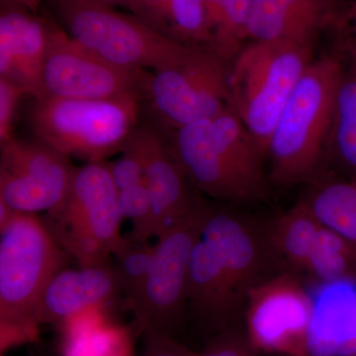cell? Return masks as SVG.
I'll use <instances>...</instances> for the list:
<instances>
[{"label": "cell", "instance_id": "11", "mask_svg": "<svg viewBox=\"0 0 356 356\" xmlns=\"http://www.w3.org/2000/svg\"><path fill=\"white\" fill-rule=\"evenodd\" d=\"M0 149V200L32 214L64 204L76 168L69 156L39 140L13 138Z\"/></svg>", "mask_w": 356, "mask_h": 356}, {"label": "cell", "instance_id": "32", "mask_svg": "<svg viewBox=\"0 0 356 356\" xmlns=\"http://www.w3.org/2000/svg\"><path fill=\"white\" fill-rule=\"evenodd\" d=\"M334 32L343 37L344 43L356 46V0H348Z\"/></svg>", "mask_w": 356, "mask_h": 356}, {"label": "cell", "instance_id": "10", "mask_svg": "<svg viewBox=\"0 0 356 356\" xmlns=\"http://www.w3.org/2000/svg\"><path fill=\"white\" fill-rule=\"evenodd\" d=\"M152 72L108 62L51 23L43 74L44 96L79 99L146 97Z\"/></svg>", "mask_w": 356, "mask_h": 356}, {"label": "cell", "instance_id": "25", "mask_svg": "<svg viewBox=\"0 0 356 356\" xmlns=\"http://www.w3.org/2000/svg\"><path fill=\"white\" fill-rule=\"evenodd\" d=\"M250 0H227L219 22L211 36L210 51L225 63L234 60L248 36Z\"/></svg>", "mask_w": 356, "mask_h": 356}, {"label": "cell", "instance_id": "35", "mask_svg": "<svg viewBox=\"0 0 356 356\" xmlns=\"http://www.w3.org/2000/svg\"><path fill=\"white\" fill-rule=\"evenodd\" d=\"M15 212L16 211L9 207L6 202L0 200V229L4 228L10 222Z\"/></svg>", "mask_w": 356, "mask_h": 356}, {"label": "cell", "instance_id": "29", "mask_svg": "<svg viewBox=\"0 0 356 356\" xmlns=\"http://www.w3.org/2000/svg\"><path fill=\"white\" fill-rule=\"evenodd\" d=\"M26 95L17 84L0 77V146L13 140L14 120L20 98Z\"/></svg>", "mask_w": 356, "mask_h": 356}, {"label": "cell", "instance_id": "22", "mask_svg": "<svg viewBox=\"0 0 356 356\" xmlns=\"http://www.w3.org/2000/svg\"><path fill=\"white\" fill-rule=\"evenodd\" d=\"M346 46L350 64L344 67L330 140L339 163L356 175V46Z\"/></svg>", "mask_w": 356, "mask_h": 356}, {"label": "cell", "instance_id": "26", "mask_svg": "<svg viewBox=\"0 0 356 356\" xmlns=\"http://www.w3.org/2000/svg\"><path fill=\"white\" fill-rule=\"evenodd\" d=\"M156 243L138 242L127 238L125 245L113 255L116 259L117 275L120 282L121 293L125 295L127 306L135 301L144 286L147 274L153 264Z\"/></svg>", "mask_w": 356, "mask_h": 356}, {"label": "cell", "instance_id": "20", "mask_svg": "<svg viewBox=\"0 0 356 356\" xmlns=\"http://www.w3.org/2000/svg\"><path fill=\"white\" fill-rule=\"evenodd\" d=\"M126 7L166 38L189 46L209 47L210 30L204 0H129Z\"/></svg>", "mask_w": 356, "mask_h": 356}, {"label": "cell", "instance_id": "8", "mask_svg": "<svg viewBox=\"0 0 356 356\" xmlns=\"http://www.w3.org/2000/svg\"><path fill=\"white\" fill-rule=\"evenodd\" d=\"M210 207L195 201L188 214L156 238L144 286L129 308L142 332L154 327L175 337L187 309L186 286L192 252L202 235Z\"/></svg>", "mask_w": 356, "mask_h": 356}, {"label": "cell", "instance_id": "15", "mask_svg": "<svg viewBox=\"0 0 356 356\" xmlns=\"http://www.w3.org/2000/svg\"><path fill=\"white\" fill-rule=\"evenodd\" d=\"M132 138L144 161L152 204V236L158 238L184 219L196 200L187 189L184 168L161 135L153 128L137 126Z\"/></svg>", "mask_w": 356, "mask_h": 356}, {"label": "cell", "instance_id": "21", "mask_svg": "<svg viewBox=\"0 0 356 356\" xmlns=\"http://www.w3.org/2000/svg\"><path fill=\"white\" fill-rule=\"evenodd\" d=\"M321 227L307 203L299 204L275 222L269 243L290 266L306 271Z\"/></svg>", "mask_w": 356, "mask_h": 356}, {"label": "cell", "instance_id": "31", "mask_svg": "<svg viewBox=\"0 0 356 356\" xmlns=\"http://www.w3.org/2000/svg\"><path fill=\"white\" fill-rule=\"evenodd\" d=\"M250 348V341L226 327L210 339L199 356H252Z\"/></svg>", "mask_w": 356, "mask_h": 356}, {"label": "cell", "instance_id": "14", "mask_svg": "<svg viewBox=\"0 0 356 356\" xmlns=\"http://www.w3.org/2000/svg\"><path fill=\"white\" fill-rule=\"evenodd\" d=\"M348 0H250L248 36L312 47L337 29Z\"/></svg>", "mask_w": 356, "mask_h": 356}, {"label": "cell", "instance_id": "17", "mask_svg": "<svg viewBox=\"0 0 356 356\" xmlns=\"http://www.w3.org/2000/svg\"><path fill=\"white\" fill-rule=\"evenodd\" d=\"M309 293L308 355H356V277L318 282Z\"/></svg>", "mask_w": 356, "mask_h": 356}, {"label": "cell", "instance_id": "23", "mask_svg": "<svg viewBox=\"0 0 356 356\" xmlns=\"http://www.w3.org/2000/svg\"><path fill=\"white\" fill-rule=\"evenodd\" d=\"M307 205L323 227L356 247V181L325 185Z\"/></svg>", "mask_w": 356, "mask_h": 356}, {"label": "cell", "instance_id": "16", "mask_svg": "<svg viewBox=\"0 0 356 356\" xmlns=\"http://www.w3.org/2000/svg\"><path fill=\"white\" fill-rule=\"evenodd\" d=\"M202 238L219 255L229 287L240 307L248 292L259 284L266 255L259 234L250 222L229 211L210 208Z\"/></svg>", "mask_w": 356, "mask_h": 356}, {"label": "cell", "instance_id": "12", "mask_svg": "<svg viewBox=\"0 0 356 356\" xmlns=\"http://www.w3.org/2000/svg\"><path fill=\"white\" fill-rule=\"evenodd\" d=\"M247 327L252 348L287 356H309L307 350L310 293L281 274L255 285L248 296Z\"/></svg>", "mask_w": 356, "mask_h": 356}, {"label": "cell", "instance_id": "38", "mask_svg": "<svg viewBox=\"0 0 356 356\" xmlns=\"http://www.w3.org/2000/svg\"><path fill=\"white\" fill-rule=\"evenodd\" d=\"M355 356H356V355H355Z\"/></svg>", "mask_w": 356, "mask_h": 356}, {"label": "cell", "instance_id": "3", "mask_svg": "<svg viewBox=\"0 0 356 356\" xmlns=\"http://www.w3.org/2000/svg\"><path fill=\"white\" fill-rule=\"evenodd\" d=\"M343 72L339 58L327 57L313 60L300 79L269 142L276 184H298L315 172L331 139Z\"/></svg>", "mask_w": 356, "mask_h": 356}, {"label": "cell", "instance_id": "36", "mask_svg": "<svg viewBox=\"0 0 356 356\" xmlns=\"http://www.w3.org/2000/svg\"><path fill=\"white\" fill-rule=\"evenodd\" d=\"M108 356H134L132 337H128L120 348H117L113 353Z\"/></svg>", "mask_w": 356, "mask_h": 356}, {"label": "cell", "instance_id": "1", "mask_svg": "<svg viewBox=\"0 0 356 356\" xmlns=\"http://www.w3.org/2000/svg\"><path fill=\"white\" fill-rule=\"evenodd\" d=\"M172 151L192 184L211 197L250 202L266 193V156L231 107L180 128Z\"/></svg>", "mask_w": 356, "mask_h": 356}, {"label": "cell", "instance_id": "33", "mask_svg": "<svg viewBox=\"0 0 356 356\" xmlns=\"http://www.w3.org/2000/svg\"><path fill=\"white\" fill-rule=\"evenodd\" d=\"M204 1H205L210 36H212V32L214 31L215 27H216L218 22H219L222 7H224L227 0H204Z\"/></svg>", "mask_w": 356, "mask_h": 356}, {"label": "cell", "instance_id": "4", "mask_svg": "<svg viewBox=\"0 0 356 356\" xmlns=\"http://www.w3.org/2000/svg\"><path fill=\"white\" fill-rule=\"evenodd\" d=\"M312 47L287 41H254L243 46L229 70L231 108L264 156L283 109L313 62Z\"/></svg>", "mask_w": 356, "mask_h": 356}, {"label": "cell", "instance_id": "30", "mask_svg": "<svg viewBox=\"0 0 356 356\" xmlns=\"http://www.w3.org/2000/svg\"><path fill=\"white\" fill-rule=\"evenodd\" d=\"M142 356H199L191 348L179 343L177 337L154 327H146L142 332Z\"/></svg>", "mask_w": 356, "mask_h": 356}, {"label": "cell", "instance_id": "34", "mask_svg": "<svg viewBox=\"0 0 356 356\" xmlns=\"http://www.w3.org/2000/svg\"><path fill=\"white\" fill-rule=\"evenodd\" d=\"M42 1L43 0H1V3L14 4L37 14Z\"/></svg>", "mask_w": 356, "mask_h": 356}, {"label": "cell", "instance_id": "6", "mask_svg": "<svg viewBox=\"0 0 356 356\" xmlns=\"http://www.w3.org/2000/svg\"><path fill=\"white\" fill-rule=\"evenodd\" d=\"M44 220L79 266L108 264L127 242L121 235L124 218L110 163L90 161L76 168L64 204Z\"/></svg>", "mask_w": 356, "mask_h": 356}, {"label": "cell", "instance_id": "27", "mask_svg": "<svg viewBox=\"0 0 356 356\" xmlns=\"http://www.w3.org/2000/svg\"><path fill=\"white\" fill-rule=\"evenodd\" d=\"M122 216L132 222L129 238L138 242H149L152 236V204L146 182L118 191Z\"/></svg>", "mask_w": 356, "mask_h": 356}, {"label": "cell", "instance_id": "19", "mask_svg": "<svg viewBox=\"0 0 356 356\" xmlns=\"http://www.w3.org/2000/svg\"><path fill=\"white\" fill-rule=\"evenodd\" d=\"M186 303L201 327L212 332L228 327L238 309L219 255L202 236L192 252Z\"/></svg>", "mask_w": 356, "mask_h": 356}, {"label": "cell", "instance_id": "9", "mask_svg": "<svg viewBox=\"0 0 356 356\" xmlns=\"http://www.w3.org/2000/svg\"><path fill=\"white\" fill-rule=\"evenodd\" d=\"M226 63L198 47L179 64L154 70L147 99L165 127L177 131L231 107Z\"/></svg>", "mask_w": 356, "mask_h": 356}, {"label": "cell", "instance_id": "28", "mask_svg": "<svg viewBox=\"0 0 356 356\" xmlns=\"http://www.w3.org/2000/svg\"><path fill=\"white\" fill-rule=\"evenodd\" d=\"M112 177L117 191L130 188L145 180L144 161L132 135L122 149V156L110 163Z\"/></svg>", "mask_w": 356, "mask_h": 356}, {"label": "cell", "instance_id": "13", "mask_svg": "<svg viewBox=\"0 0 356 356\" xmlns=\"http://www.w3.org/2000/svg\"><path fill=\"white\" fill-rule=\"evenodd\" d=\"M51 22L23 7L1 3L0 77L17 84L26 95L44 96L43 74Z\"/></svg>", "mask_w": 356, "mask_h": 356}, {"label": "cell", "instance_id": "5", "mask_svg": "<svg viewBox=\"0 0 356 356\" xmlns=\"http://www.w3.org/2000/svg\"><path fill=\"white\" fill-rule=\"evenodd\" d=\"M139 118V100L79 99L44 96L35 99L29 122L37 140L67 156L105 161L122 152Z\"/></svg>", "mask_w": 356, "mask_h": 356}, {"label": "cell", "instance_id": "2", "mask_svg": "<svg viewBox=\"0 0 356 356\" xmlns=\"http://www.w3.org/2000/svg\"><path fill=\"white\" fill-rule=\"evenodd\" d=\"M70 257L37 214L16 211L0 229L2 351L36 336L35 312L40 299Z\"/></svg>", "mask_w": 356, "mask_h": 356}, {"label": "cell", "instance_id": "37", "mask_svg": "<svg viewBox=\"0 0 356 356\" xmlns=\"http://www.w3.org/2000/svg\"><path fill=\"white\" fill-rule=\"evenodd\" d=\"M96 1L102 2V3L113 7L118 6L126 7L129 0H96Z\"/></svg>", "mask_w": 356, "mask_h": 356}, {"label": "cell", "instance_id": "24", "mask_svg": "<svg viewBox=\"0 0 356 356\" xmlns=\"http://www.w3.org/2000/svg\"><path fill=\"white\" fill-rule=\"evenodd\" d=\"M306 271L318 282L356 277L355 245L321 227Z\"/></svg>", "mask_w": 356, "mask_h": 356}, {"label": "cell", "instance_id": "7", "mask_svg": "<svg viewBox=\"0 0 356 356\" xmlns=\"http://www.w3.org/2000/svg\"><path fill=\"white\" fill-rule=\"evenodd\" d=\"M65 31L112 64L159 70L181 63L198 47L166 38L135 15L96 0H57Z\"/></svg>", "mask_w": 356, "mask_h": 356}, {"label": "cell", "instance_id": "18", "mask_svg": "<svg viewBox=\"0 0 356 356\" xmlns=\"http://www.w3.org/2000/svg\"><path fill=\"white\" fill-rule=\"evenodd\" d=\"M121 293L115 266L81 267L63 269L46 287L36 312L37 324L57 323L76 312L92 306H108Z\"/></svg>", "mask_w": 356, "mask_h": 356}]
</instances>
